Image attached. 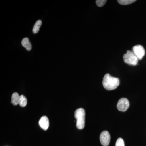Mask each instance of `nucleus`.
<instances>
[{
	"label": "nucleus",
	"mask_w": 146,
	"mask_h": 146,
	"mask_svg": "<svg viewBox=\"0 0 146 146\" xmlns=\"http://www.w3.org/2000/svg\"><path fill=\"white\" fill-rule=\"evenodd\" d=\"M120 84L119 79L106 74L103 79L102 84L106 89L110 91L117 89Z\"/></svg>",
	"instance_id": "f257e3e1"
},
{
	"label": "nucleus",
	"mask_w": 146,
	"mask_h": 146,
	"mask_svg": "<svg viewBox=\"0 0 146 146\" xmlns=\"http://www.w3.org/2000/svg\"><path fill=\"white\" fill-rule=\"evenodd\" d=\"M74 117L76 119V127L79 129H83L85 126V111L82 108L76 110Z\"/></svg>",
	"instance_id": "f03ea898"
},
{
	"label": "nucleus",
	"mask_w": 146,
	"mask_h": 146,
	"mask_svg": "<svg viewBox=\"0 0 146 146\" xmlns=\"http://www.w3.org/2000/svg\"><path fill=\"white\" fill-rule=\"evenodd\" d=\"M125 63L129 65H136L138 63V59L131 51L127 50L123 56Z\"/></svg>",
	"instance_id": "7ed1b4c3"
},
{
	"label": "nucleus",
	"mask_w": 146,
	"mask_h": 146,
	"mask_svg": "<svg viewBox=\"0 0 146 146\" xmlns=\"http://www.w3.org/2000/svg\"><path fill=\"white\" fill-rule=\"evenodd\" d=\"M131 51L135 55L138 60H141L145 54V51L144 47L140 45L134 46L132 48Z\"/></svg>",
	"instance_id": "20e7f679"
},
{
	"label": "nucleus",
	"mask_w": 146,
	"mask_h": 146,
	"mask_svg": "<svg viewBox=\"0 0 146 146\" xmlns=\"http://www.w3.org/2000/svg\"><path fill=\"white\" fill-rule=\"evenodd\" d=\"M129 106L128 100L126 98H122L119 100L117 104V108L119 111L125 112Z\"/></svg>",
	"instance_id": "39448f33"
},
{
	"label": "nucleus",
	"mask_w": 146,
	"mask_h": 146,
	"mask_svg": "<svg viewBox=\"0 0 146 146\" xmlns=\"http://www.w3.org/2000/svg\"><path fill=\"white\" fill-rule=\"evenodd\" d=\"M100 139L101 143L103 146H108L110 142V134L108 131H104L101 133Z\"/></svg>",
	"instance_id": "423d86ee"
},
{
	"label": "nucleus",
	"mask_w": 146,
	"mask_h": 146,
	"mask_svg": "<svg viewBox=\"0 0 146 146\" xmlns=\"http://www.w3.org/2000/svg\"><path fill=\"white\" fill-rule=\"evenodd\" d=\"M39 125L44 130H46L49 126V121L46 116H43L39 120Z\"/></svg>",
	"instance_id": "0eeeda50"
},
{
	"label": "nucleus",
	"mask_w": 146,
	"mask_h": 146,
	"mask_svg": "<svg viewBox=\"0 0 146 146\" xmlns=\"http://www.w3.org/2000/svg\"><path fill=\"white\" fill-rule=\"evenodd\" d=\"M22 46L25 48L27 51L31 50L32 46L31 43L30 42L28 38H25L22 40L21 42Z\"/></svg>",
	"instance_id": "6e6552de"
},
{
	"label": "nucleus",
	"mask_w": 146,
	"mask_h": 146,
	"mask_svg": "<svg viewBox=\"0 0 146 146\" xmlns=\"http://www.w3.org/2000/svg\"><path fill=\"white\" fill-rule=\"evenodd\" d=\"M20 96L18 93L15 92L13 93L11 96V102L12 104L14 105H17L19 104L20 101Z\"/></svg>",
	"instance_id": "1a4fd4ad"
},
{
	"label": "nucleus",
	"mask_w": 146,
	"mask_h": 146,
	"mask_svg": "<svg viewBox=\"0 0 146 146\" xmlns=\"http://www.w3.org/2000/svg\"><path fill=\"white\" fill-rule=\"evenodd\" d=\"M42 25V21L41 20H38L35 24L33 29V32L34 34H36L38 33L39 29H40V27H41Z\"/></svg>",
	"instance_id": "9d476101"
},
{
	"label": "nucleus",
	"mask_w": 146,
	"mask_h": 146,
	"mask_svg": "<svg viewBox=\"0 0 146 146\" xmlns=\"http://www.w3.org/2000/svg\"><path fill=\"white\" fill-rule=\"evenodd\" d=\"M27 104V100L25 96L23 95L20 96V101L19 104L21 107H25Z\"/></svg>",
	"instance_id": "9b49d317"
},
{
	"label": "nucleus",
	"mask_w": 146,
	"mask_h": 146,
	"mask_svg": "<svg viewBox=\"0 0 146 146\" xmlns=\"http://www.w3.org/2000/svg\"><path fill=\"white\" fill-rule=\"evenodd\" d=\"M121 5H127L131 4L136 1L135 0H119L117 1Z\"/></svg>",
	"instance_id": "f8f14e48"
},
{
	"label": "nucleus",
	"mask_w": 146,
	"mask_h": 146,
	"mask_svg": "<svg viewBox=\"0 0 146 146\" xmlns=\"http://www.w3.org/2000/svg\"><path fill=\"white\" fill-rule=\"evenodd\" d=\"M115 146H125L124 142L122 138H118L116 142Z\"/></svg>",
	"instance_id": "ddd939ff"
},
{
	"label": "nucleus",
	"mask_w": 146,
	"mask_h": 146,
	"mask_svg": "<svg viewBox=\"0 0 146 146\" xmlns=\"http://www.w3.org/2000/svg\"><path fill=\"white\" fill-rule=\"evenodd\" d=\"M106 2H107V1H106V0H97L96 1V3L98 7H102L105 4Z\"/></svg>",
	"instance_id": "4468645a"
}]
</instances>
